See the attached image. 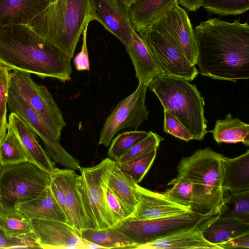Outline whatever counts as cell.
I'll use <instances>...</instances> for the list:
<instances>
[{
    "mask_svg": "<svg viewBox=\"0 0 249 249\" xmlns=\"http://www.w3.org/2000/svg\"><path fill=\"white\" fill-rule=\"evenodd\" d=\"M196 65L200 74L215 80L236 82L249 78V25L213 18L194 28Z\"/></svg>",
    "mask_w": 249,
    "mask_h": 249,
    "instance_id": "6da1fadb",
    "label": "cell"
},
{
    "mask_svg": "<svg viewBox=\"0 0 249 249\" xmlns=\"http://www.w3.org/2000/svg\"><path fill=\"white\" fill-rule=\"evenodd\" d=\"M71 60L28 25H17L0 31V63L10 70L65 82L71 78Z\"/></svg>",
    "mask_w": 249,
    "mask_h": 249,
    "instance_id": "7a4b0ae2",
    "label": "cell"
},
{
    "mask_svg": "<svg viewBox=\"0 0 249 249\" xmlns=\"http://www.w3.org/2000/svg\"><path fill=\"white\" fill-rule=\"evenodd\" d=\"M92 20L91 0H56L28 26L71 59L84 29Z\"/></svg>",
    "mask_w": 249,
    "mask_h": 249,
    "instance_id": "3957f363",
    "label": "cell"
},
{
    "mask_svg": "<svg viewBox=\"0 0 249 249\" xmlns=\"http://www.w3.org/2000/svg\"><path fill=\"white\" fill-rule=\"evenodd\" d=\"M223 156L207 147L179 162L178 175L192 186V211L207 215L219 213L225 193L222 188Z\"/></svg>",
    "mask_w": 249,
    "mask_h": 249,
    "instance_id": "277c9868",
    "label": "cell"
},
{
    "mask_svg": "<svg viewBox=\"0 0 249 249\" xmlns=\"http://www.w3.org/2000/svg\"><path fill=\"white\" fill-rule=\"evenodd\" d=\"M148 88L158 97L164 110L184 125L193 139L203 140L208 132L205 101L195 85L183 78L160 73Z\"/></svg>",
    "mask_w": 249,
    "mask_h": 249,
    "instance_id": "5b68a950",
    "label": "cell"
},
{
    "mask_svg": "<svg viewBox=\"0 0 249 249\" xmlns=\"http://www.w3.org/2000/svg\"><path fill=\"white\" fill-rule=\"evenodd\" d=\"M219 216L203 215L193 211L151 219L127 217L114 225L135 243L134 246L152 242L175 233L212 223Z\"/></svg>",
    "mask_w": 249,
    "mask_h": 249,
    "instance_id": "8992f818",
    "label": "cell"
},
{
    "mask_svg": "<svg viewBox=\"0 0 249 249\" xmlns=\"http://www.w3.org/2000/svg\"><path fill=\"white\" fill-rule=\"evenodd\" d=\"M50 180L49 174L30 162L3 165L0 172V209H16L17 205L33 199Z\"/></svg>",
    "mask_w": 249,
    "mask_h": 249,
    "instance_id": "52a82bcc",
    "label": "cell"
},
{
    "mask_svg": "<svg viewBox=\"0 0 249 249\" xmlns=\"http://www.w3.org/2000/svg\"><path fill=\"white\" fill-rule=\"evenodd\" d=\"M115 161L109 158L97 165L81 167V191L92 228L103 229L116 224L106 201L105 190Z\"/></svg>",
    "mask_w": 249,
    "mask_h": 249,
    "instance_id": "ba28073f",
    "label": "cell"
},
{
    "mask_svg": "<svg viewBox=\"0 0 249 249\" xmlns=\"http://www.w3.org/2000/svg\"><path fill=\"white\" fill-rule=\"evenodd\" d=\"M148 48L162 74L193 81L198 72L171 38L153 26L137 32Z\"/></svg>",
    "mask_w": 249,
    "mask_h": 249,
    "instance_id": "9c48e42d",
    "label": "cell"
},
{
    "mask_svg": "<svg viewBox=\"0 0 249 249\" xmlns=\"http://www.w3.org/2000/svg\"><path fill=\"white\" fill-rule=\"evenodd\" d=\"M10 80L50 131L60 140L66 124L62 111L46 87L36 83L31 73L18 70L11 72Z\"/></svg>",
    "mask_w": 249,
    "mask_h": 249,
    "instance_id": "30bf717a",
    "label": "cell"
},
{
    "mask_svg": "<svg viewBox=\"0 0 249 249\" xmlns=\"http://www.w3.org/2000/svg\"><path fill=\"white\" fill-rule=\"evenodd\" d=\"M7 105L13 112L23 120L42 140L46 151L56 163L67 169L79 171V161L62 147L37 114L31 108L15 86L11 82L7 97Z\"/></svg>",
    "mask_w": 249,
    "mask_h": 249,
    "instance_id": "8fae6325",
    "label": "cell"
},
{
    "mask_svg": "<svg viewBox=\"0 0 249 249\" xmlns=\"http://www.w3.org/2000/svg\"><path fill=\"white\" fill-rule=\"evenodd\" d=\"M148 85L139 82L136 89L121 101L106 119L100 133L98 144L108 146L115 134L124 128H138L147 120L145 106Z\"/></svg>",
    "mask_w": 249,
    "mask_h": 249,
    "instance_id": "7c38bea8",
    "label": "cell"
},
{
    "mask_svg": "<svg viewBox=\"0 0 249 249\" xmlns=\"http://www.w3.org/2000/svg\"><path fill=\"white\" fill-rule=\"evenodd\" d=\"M151 26L168 35L187 60L196 65L197 51L194 28L186 11L178 1Z\"/></svg>",
    "mask_w": 249,
    "mask_h": 249,
    "instance_id": "4fadbf2b",
    "label": "cell"
},
{
    "mask_svg": "<svg viewBox=\"0 0 249 249\" xmlns=\"http://www.w3.org/2000/svg\"><path fill=\"white\" fill-rule=\"evenodd\" d=\"M36 241L40 249H80V234L67 222L46 219H30Z\"/></svg>",
    "mask_w": 249,
    "mask_h": 249,
    "instance_id": "5bb4252c",
    "label": "cell"
},
{
    "mask_svg": "<svg viewBox=\"0 0 249 249\" xmlns=\"http://www.w3.org/2000/svg\"><path fill=\"white\" fill-rule=\"evenodd\" d=\"M93 20L117 37L125 46L130 42L135 30L130 19L128 8L114 0H91Z\"/></svg>",
    "mask_w": 249,
    "mask_h": 249,
    "instance_id": "9a60e30c",
    "label": "cell"
},
{
    "mask_svg": "<svg viewBox=\"0 0 249 249\" xmlns=\"http://www.w3.org/2000/svg\"><path fill=\"white\" fill-rule=\"evenodd\" d=\"M137 204L127 218L135 220L151 219L189 212L191 210L177 204L162 193L152 191L136 184Z\"/></svg>",
    "mask_w": 249,
    "mask_h": 249,
    "instance_id": "2e32d148",
    "label": "cell"
},
{
    "mask_svg": "<svg viewBox=\"0 0 249 249\" xmlns=\"http://www.w3.org/2000/svg\"><path fill=\"white\" fill-rule=\"evenodd\" d=\"M54 172L64 191L71 225L79 234L84 229L92 228L83 200L80 175L77 174L75 170L69 169L55 168Z\"/></svg>",
    "mask_w": 249,
    "mask_h": 249,
    "instance_id": "e0dca14e",
    "label": "cell"
},
{
    "mask_svg": "<svg viewBox=\"0 0 249 249\" xmlns=\"http://www.w3.org/2000/svg\"><path fill=\"white\" fill-rule=\"evenodd\" d=\"M49 5V0H0V31L28 25Z\"/></svg>",
    "mask_w": 249,
    "mask_h": 249,
    "instance_id": "ac0fdd59",
    "label": "cell"
},
{
    "mask_svg": "<svg viewBox=\"0 0 249 249\" xmlns=\"http://www.w3.org/2000/svg\"><path fill=\"white\" fill-rule=\"evenodd\" d=\"M8 126L18 135L34 163L50 175L55 168L47 152L43 149L37 140L36 134L27 124L13 112L8 116Z\"/></svg>",
    "mask_w": 249,
    "mask_h": 249,
    "instance_id": "d6986e66",
    "label": "cell"
},
{
    "mask_svg": "<svg viewBox=\"0 0 249 249\" xmlns=\"http://www.w3.org/2000/svg\"><path fill=\"white\" fill-rule=\"evenodd\" d=\"M209 225L202 226L188 231L175 233L164 238L156 240L152 242L134 246L132 249H220L218 246L208 241L202 234V231Z\"/></svg>",
    "mask_w": 249,
    "mask_h": 249,
    "instance_id": "ffe728a7",
    "label": "cell"
},
{
    "mask_svg": "<svg viewBox=\"0 0 249 249\" xmlns=\"http://www.w3.org/2000/svg\"><path fill=\"white\" fill-rule=\"evenodd\" d=\"M16 208L29 219H53L68 222L50 185L38 196L32 200L17 205Z\"/></svg>",
    "mask_w": 249,
    "mask_h": 249,
    "instance_id": "44dd1931",
    "label": "cell"
},
{
    "mask_svg": "<svg viewBox=\"0 0 249 249\" xmlns=\"http://www.w3.org/2000/svg\"><path fill=\"white\" fill-rule=\"evenodd\" d=\"M222 188L224 192L249 190V150L234 158L223 156Z\"/></svg>",
    "mask_w": 249,
    "mask_h": 249,
    "instance_id": "7402d4cb",
    "label": "cell"
},
{
    "mask_svg": "<svg viewBox=\"0 0 249 249\" xmlns=\"http://www.w3.org/2000/svg\"><path fill=\"white\" fill-rule=\"evenodd\" d=\"M178 0H135L128 8L135 30L138 32L153 25Z\"/></svg>",
    "mask_w": 249,
    "mask_h": 249,
    "instance_id": "603a6c76",
    "label": "cell"
},
{
    "mask_svg": "<svg viewBox=\"0 0 249 249\" xmlns=\"http://www.w3.org/2000/svg\"><path fill=\"white\" fill-rule=\"evenodd\" d=\"M125 48L139 82L148 85L156 75L160 73L149 51L135 30L130 42Z\"/></svg>",
    "mask_w": 249,
    "mask_h": 249,
    "instance_id": "cb8c5ba5",
    "label": "cell"
},
{
    "mask_svg": "<svg viewBox=\"0 0 249 249\" xmlns=\"http://www.w3.org/2000/svg\"><path fill=\"white\" fill-rule=\"evenodd\" d=\"M136 183L123 172L115 163L107 183V187L121 202L127 217L134 211L137 204Z\"/></svg>",
    "mask_w": 249,
    "mask_h": 249,
    "instance_id": "d4e9b609",
    "label": "cell"
},
{
    "mask_svg": "<svg viewBox=\"0 0 249 249\" xmlns=\"http://www.w3.org/2000/svg\"><path fill=\"white\" fill-rule=\"evenodd\" d=\"M248 232L249 224L236 218L218 216L202 231V234L208 241L218 246Z\"/></svg>",
    "mask_w": 249,
    "mask_h": 249,
    "instance_id": "484cf974",
    "label": "cell"
},
{
    "mask_svg": "<svg viewBox=\"0 0 249 249\" xmlns=\"http://www.w3.org/2000/svg\"><path fill=\"white\" fill-rule=\"evenodd\" d=\"M209 132L219 144L242 142L249 146V124L238 118H232L231 113L224 119L216 120L214 128Z\"/></svg>",
    "mask_w": 249,
    "mask_h": 249,
    "instance_id": "4316f807",
    "label": "cell"
},
{
    "mask_svg": "<svg viewBox=\"0 0 249 249\" xmlns=\"http://www.w3.org/2000/svg\"><path fill=\"white\" fill-rule=\"evenodd\" d=\"M82 239L97 244L105 249H131L135 243L114 225L103 229L89 228L81 231Z\"/></svg>",
    "mask_w": 249,
    "mask_h": 249,
    "instance_id": "83f0119b",
    "label": "cell"
},
{
    "mask_svg": "<svg viewBox=\"0 0 249 249\" xmlns=\"http://www.w3.org/2000/svg\"><path fill=\"white\" fill-rule=\"evenodd\" d=\"M0 228L9 238L36 241L30 219L16 208L0 209Z\"/></svg>",
    "mask_w": 249,
    "mask_h": 249,
    "instance_id": "f1b7e54d",
    "label": "cell"
},
{
    "mask_svg": "<svg viewBox=\"0 0 249 249\" xmlns=\"http://www.w3.org/2000/svg\"><path fill=\"white\" fill-rule=\"evenodd\" d=\"M0 160L3 165L24 162L34 163L31 157L18 135L9 126L0 144Z\"/></svg>",
    "mask_w": 249,
    "mask_h": 249,
    "instance_id": "f546056e",
    "label": "cell"
},
{
    "mask_svg": "<svg viewBox=\"0 0 249 249\" xmlns=\"http://www.w3.org/2000/svg\"><path fill=\"white\" fill-rule=\"evenodd\" d=\"M219 216L236 218L249 224V190L231 193L224 197Z\"/></svg>",
    "mask_w": 249,
    "mask_h": 249,
    "instance_id": "4dcf8cb0",
    "label": "cell"
},
{
    "mask_svg": "<svg viewBox=\"0 0 249 249\" xmlns=\"http://www.w3.org/2000/svg\"><path fill=\"white\" fill-rule=\"evenodd\" d=\"M148 132L142 130L124 131L112 140L107 151L108 158L117 161L137 142L145 138Z\"/></svg>",
    "mask_w": 249,
    "mask_h": 249,
    "instance_id": "1f68e13d",
    "label": "cell"
},
{
    "mask_svg": "<svg viewBox=\"0 0 249 249\" xmlns=\"http://www.w3.org/2000/svg\"><path fill=\"white\" fill-rule=\"evenodd\" d=\"M157 149H154L144 155L124 162L115 161V164L121 171L129 175L138 184L152 165L156 157Z\"/></svg>",
    "mask_w": 249,
    "mask_h": 249,
    "instance_id": "d6a6232c",
    "label": "cell"
},
{
    "mask_svg": "<svg viewBox=\"0 0 249 249\" xmlns=\"http://www.w3.org/2000/svg\"><path fill=\"white\" fill-rule=\"evenodd\" d=\"M202 7L211 14L236 16L249 9V0H204Z\"/></svg>",
    "mask_w": 249,
    "mask_h": 249,
    "instance_id": "836d02e7",
    "label": "cell"
},
{
    "mask_svg": "<svg viewBox=\"0 0 249 249\" xmlns=\"http://www.w3.org/2000/svg\"><path fill=\"white\" fill-rule=\"evenodd\" d=\"M167 185L172 187L161 193L172 201L187 207L191 210L193 198L191 183L185 178L178 175Z\"/></svg>",
    "mask_w": 249,
    "mask_h": 249,
    "instance_id": "e575fe53",
    "label": "cell"
},
{
    "mask_svg": "<svg viewBox=\"0 0 249 249\" xmlns=\"http://www.w3.org/2000/svg\"><path fill=\"white\" fill-rule=\"evenodd\" d=\"M163 140L158 134L149 131L145 138L135 144L116 162H124L157 149L160 142Z\"/></svg>",
    "mask_w": 249,
    "mask_h": 249,
    "instance_id": "d590c367",
    "label": "cell"
},
{
    "mask_svg": "<svg viewBox=\"0 0 249 249\" xmlns=\"http://www.w3.org/2000/svg\"><path fill=\"white\" fill-rule=\"evenodd\" d=\"M163 131L187 142L193 140L192 134L176 118L164 110Z\"/></svg>",
    "mask_w": 249,
    "mask_h": 249,
    "instance_id": "8d00e7d4",
    "label": "cell"
},
{
    "mask_svg": "<svg viewBox=\"0 0 249 249\" xmlns=\"http://www.w3.org/2000/svg\"><path fill=\"white\" fill-rule=\"evenodd\" d=\"M50 187L55 199L64 213L68 222L71 225V219L66 204L64 191L54 172L51 175Z\"/></svg>",
    "mask_w": 249,
    "mask_h": 249,
    "instance_id": "74e56055",
    "label": "cell"
},
{
    "mask_svg": "<svg viewBox=\"0 0 249 249\" xmlns=\"http://www.w3.org/2000/svg\"><path fill=\"white\" fill-rule=\"evenodd\" d=\"M40 248L36 242L32 239L9 238L0 228V249Z\"/></svg>",
    "mask_w": 249,
    "mask_h": 249,
    "instance_id": "f35d334b",
    "label": "cell"
},
{
    "mask_svg": "<svg viewBox=\"0 0 249 249\" xmlns=\"http://www.w3.org/2000/svg\"><path fill=\"white\" fill-rule=\"evenodd\" d=\"M10 71L7 67L0 63V111H7Z\"/></svg>",
    "mask_w": 249,
    "mask_h": 249,
    "instance_id": "ab89813d",
    "label": "cell"
},
{
    "mask_svg": "<svg viewBox=\"0 0 249 249\" xmlns=\"http://www.w3.org/2000/svg\"><path fill=\"white\" fill-rule=\"evenodd\" d=\"M105 194L107 206L116 223L127 217L121 202L107 185L105 190Z\"/></svg>",
    "mask_w": 249,
    "mask_h": 249,
    "instance_id": "60d3db41",
    "label": "cell"
},
{
    "mask_svg": "<svg viewBox=\"0 0 249 249\" xmlns=\"http://www.w3.org/2000/svg\"><path fill=\"white\" fill-rule=\"evenodd\" d=\"M86 26L83 32V41L81 51L75 55L73 63L75 69L78 71H89V61L87 48V30Z\"/></svg>",
    "mask_w": 249,
    "mask_h": 249,
    "instance_id": "b9f144b4",
    "label": "cell"
},
{
    "mask_svg": "<svg viewBox=\"0 0 249 249\" xmlns=\"http://www.w3.org/2000/svg\"><path fill=\"white\" fill-rule=\"evenodd\" d=\"M221 249L237 248H249V232H246L218 245Z\"/></svg>",
    "mask_w": 249,
    "mask_h": 249,
    "instance_id": "7bdbcfd3",
    "label": "cell"
},
{
    "mask_svg": "<svg viewBox=\"0 0 249 249\" xmlns=\"http://www.w3.org/2000/svg\"><path fill=\"white\" fill-rule=\"evenodd\" d=\"M204 0H178V4L189 11L196 12L203 4Z\"/></svg>",
    "mask_w": 249,
    "mask_h": 249,
    "instance_id": "ee69618b",
    "label": "cell"
},
{
    "mask_svg": "<svg viewBox=\"0 0 249 249\" xmlns=\"http://www.w3.org/2000/svg\"><path fill=\"white\" fill-rule=\"evenodd\" d=\"M7 111H0V144L7 133L8 123L7 120Z\"/></svg>",
    "mask_w": 249,
    "mask_h": 249,
    "instance_id": "f6af8a7d",
    "label": "cell"
},
{
    "mask_svg": "<svg viewBox=\"0 0 249 249\" xmlns=\"http://www.w3.org/2000/svg\"><path fill=\"white\" fill-rule=\"evenodd\" d=\"M105 249L104 247L99 245L97 244L89 242V241L82 239L80 249Z\"/></svg>",
    "mask_w": 249,
    "mask_h": 249,
    "instance_id": "bcb514c9",
    "label": "cell"
},
{
    "mask_svg": "<svg viewBox=\"0 0 249 249\" xmlns=\"http://www.w3.org/2000/svg\"><path fill=\"white\" fill-rule=\"evenodd\" d=\"M117 3L124 6L128 8L130 5L135 0H114Z\"/></svg>",
    "mask_w": 249,
    "mask_h": 249,
    "instance_id": "7dc6e473",
    "label": "cell"
},
{
    "mask_svg": "<svg viewBox=\"0 0 249 249\" xmlns=\"http://www.w3.org/2000/svg\"><path fill=\"white\" fill-rule=\"evenodd\" d=\"M3 165L2 164V163H1V161L0 160V172L1 170V169H2V167H3Z\"/></svg>",
    "mask_w": 249,
    "mask_h": 249,
    "instance_id": "c3c4849f",
    "label": "cell"
},
{
    "mask_svg": "<svg viewBox=\"0 0 249 249\" xmlns=\"http://www.w3.org/2000/svg\"><path fill=\"white\" fill-rule=\"evenodd\" d=\"M56 0H49V3H50V4H52L54 2H55Z\"/></svg>",
    "mask_w": 249,
    "mask_h": 249,
    "instance_id": "681fc988",
    "label": "cell"
}]
</instances>
